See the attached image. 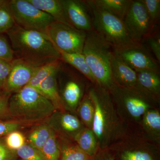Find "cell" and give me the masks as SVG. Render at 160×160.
<instances>
[{
    "mask_svg": "<svg viewBox=\"0 0 160 160\" xmlns=\"http://www.w3.org/2000/svg\"><path fill=\"white\" fill-rule=\"evenodd\" d=\"M16 58L39 67L61 60V55L46 34L16 24L7 32Z\"/></svg>",
    "mask_w": 160,
    "mask_h": 160,
    "instance_id": "obj_1",
    "label": "cell"
},
{
    "mask_svg": "<svg viewBox=\"0 0 160 160\" xmlns=\"http://www.w3.org/2000/svg\"><path fill=\"white\" fill-rule=\"evenodd\" d=\"M9 110L12 119L29 125L46 121L56 111L49 100L27 86L11 94Z\"/></svg>",
    "mask_w": 160,
    "mask_h": 160,
    "instance_id": "obj_2",
    "label": "cell"
},
{
    "mask_svg": "<svg viewBox=\"0 0 160 160\" xmlns=\"http://www.w3.org/2000/svg\"><path fill=\"white\" fill-rule=\"evenodd\" d=\"M82 54L97 84L109 89L115 85L111 70L113 49L102 36L93 30L86 33Z\"/></svg>",
    "mask_w": 160,
    "mask_h": 160,
    "instance_id": "obj_3",
    "label": "cell"
},
{
    "mask_svg": "<svg viewBox=\"0 0 160 160\" xmlns=\"http://www.w3.org/2000/svg\"><path fill=\"white\" fill-rule=\"evenodd\" d=\"M86 2L91 10L94 30L102 36L113 49L136 45L129 37L122 20L96 7L91 0Z\"/></svg>",
    "mask_w": 160,
    "mask_h": 160,
    "instance_id": "obj_4",
    "label": "cell"
},
{
    "mask_svg": "<svg viewBox=\"0 0 160 160\" xmlns=\"http://www.w3.org/2000/svg\"><path fill=\"white\" fill-rule=\"evenodd\" d=\"M16 24L24 29L46 34L48 27L55 22L48 13L38 9L27 0L8 1Z\"/></svg>",
    "mask_w": 160,
    "mask_h": 160,
    "instance_id": "obj_5",
    "label": "cell"
},
{
    "mask_svg": "<svg viewBox=\"0 0 160 160\" xmlns=\"http://www.w3.org/2000/svg\"><path fill=\"white\" fill-rule=\"evenodd\" d=\"M87 32L63 23L55 22L46 35L57 50L67 53H82Z\"/></svg>",
    "mask_w": 160,
    "mask_h": 160,
    "instance_id": "obj_6",
    "label": "cell"
},
{
    "mask_svg": "<svg viewBox=\"0 0 160 160\" xmlns=\"http://www.w3.org/2000/svg\"><path fill=\"white\" fill-rule=\"evenodd\" d=\"M123 22L129 37L137 44H142L155 30L141 0L132 1Z\"/></svg>",
    "mask_w": 160,
    "mask_h": 160,
    "instance_id": "obj_7",
    "label": "cell"
},
{
    "mask_svg": "<svg viewBox=\"0 0 160 160\" xmlns=\"http://www.w3.org/2000/svg\"><path fill=\"white\" fill-rule=\"evenodd\" d=\"M113 53L136 72L151 71L159 73L158 63L143 44L113 49Z\"/></svg>",
    "mask_w": 160,
    "mask_h": 160,
    "instance_id": "obj_8",
    "label": "cell"
},
{
    "mask_svg": "<svg viewBox=\"0 0 160 160\" xmlns=\"http://www.w3.org/2000/svg\"><path fill=\"white\" fill-rule=\"evenodd\" d=\"M61 2L72 26L86 32L94 30L91 10L86 1L61 0Z\"/></svg>",
    "mask_w": 160,
    "mask_h": 160,
    "instance_id": "obj_9",
    "label": "cell"
},
{
    "mask_svg": "<svg viewBox=\"0 0 160 160\" xmlns=\"http://www.w3.org/2000/svg\"><path fill=\"white\" fill-rule=\"evenodd\" d=\"M38 68L15 58L11 62V70L4 88V93L12 94L27 86Z\"/></svg>",
    "mask_w": 160,
    "mask_h": 160,
    "instance_id": "obj_10",
    "label": "cell"
},
{
    "mask_svg": "<svg viewBox=\"0 0 160 160\" xmlns=\"http://www.w3.org/2000/svg\"><path fill=\"white\" fill-rule=\"evenodd\" d=\"M55 133L63 132L74 136L82 128V123L76 117L62 111L56 110L45 121Z\"/></svg>",
    "mask_w": 160,
    "mask_h": 160,
    "instance_id": "obj_11",
    "label": "cell"
},
{
    "mask_svg": "<svg viewBox=\"0 0 160 160\" xmlns=\"http://www.w3.org/2000/svg\"><path fill=\"white\" fill-rule=\"evenodd\" d=\"M112 75L114 82L125 88L142 90L138 83L136 72L117 57L113 53L111 60Z\"/></svg>",
    "mask_w": 160,
    "mask_h": 160,
    "instance_id": "obj_12",
    "label": "cell"
},
{
    "mask_svg": "<svg viewBox=\"0 0 160 160\" xmlns=\"http://www.w3.org/2000/svg\"><path fill=\"white\" fill-rule=\"evenodd\" d=\"M61 69L55 72L45 79L35 89L40 94L49 100L56 110L63 111L64 103L59 92L57 82L58 74Z\"/></svg>",
    "mask_w": 160,
    "mask_h": 160,
    "instance_id": "obj_13",
    "label": "cell"
},
{
    "mask_svg": "<svg viewBox=\"0 0 160 160\" xmlns=\"http://www.w3.org/2000/svg\"><path fill=\"white\" fill-rule=\"evenodd\" d=\"M35 7L48 13L55 21L73 27L69 22L61 0H27Z\"/></svg>",
    "mask_w": 160,
    "mask_h": 160,
    "instance_id": "obj_14",
    "label": "cell"
},
{
    "mask_svg": "<svg viewBox=\"0 0 160 160\" xmlns=\"http://www.w3.org/2000/svg\"><path fill=\"white\" fill-rule=\"evenodd\" d=\"M125 88L122 92L124 95V103L129 114L134 118L140 117L146 113L149 108V105L142 97L138 95V92L134 91L135 89Z\"/></svg>",
    "mask_w": 160,
    "mask_h": 160,
    "instance_id": "obj_15",
    "label": "cell"
},
{
    "mask_svg": "<svg viewBox=\"0 0 160 160\" xmlns=\"http://www.w3.org/2000/svg\"><path fill=\"white\" fill-rule=\"evenodd\" d=\"M88 96L94 108L92 127V131L97 138H100L102 136L105 130V119L99 95L97 90L92 89L89 91Z\"/></svg>",
    "mask_w": 160,
    "mask_h": 160,
    "instance_id": "obj_16",
    "label": "cell"
},
{
    "mask_svg": "<svg viewBox=\"0 0 160 160\" xmlns=\"http://www.w3.org/2000/svg\"><path fill=\"white\" fill-rule=\"evenodd\" d=\"M57 50L61 55V61L72 66L91 82L97 84L82 53H67L61 50Z\"/></svg>",
    "mask_w": 160,
    "mask_h": 160,
    "instance_id": "obj_17",
    "label": "cell"
},
{
    "mask_svg": "<svg viewBox=\"0 0 160 160\" xmlns=\"http://www.w3.org/2000/svg\"><path fill=\"white\" fill-rule=\"evenodd\" d=\"M98 8L114 15L124 20L132 2L131 0H91Z\"/></svg>",
    "mask_w": 160,
    "mask_h": 160,
    "instance_id": "obj_18",
    "label": "cell"
},
{
    "mask_svg": "<svg viewBox=\"0 0 160 160\" xmlns=\"http://www.w3.org/2000/svg\"><path fill=\"white\" fill-rule=\"evenodd\" d=\"M82 90L79 83L74 79H69L65 83L61 96L63 103L72 109H75L79 103Z\"/></svg>",
    "mask_w": 160,
    "mask_h": 160,
    "instance_id": "obj_19",
    "label": "cell"
},
{
    "mask_svg": "<svg viewBox=\"0 0 160 160\" xmlns=\"http://www.w3.org/2000/svg\"><path fill=\"white\" fill-rule=\"evenodd\" d=\"M52 131V129L45 122L37 124L29 132L26 142L41 151Z\"/></svg>",
    "mask_w": 160,
    "mask_h": 160,
    "instance_id": "obj_20",
    "label": "cell"
},
{
    "mask_svg": "<svg viewBox=\"0 0 160 160\" xmlns=\"http://www.w3.org/2000/svg\"><path fill=\"white\" fill-rule=\"evenodd\" d=\"M138 83L141 89L145 92L152 94L159 93V73L151 71L136 72Z\"/></svg>",
    "mask_w": 160,
    "mask_h": 160,
    "instance_id": "obj_21",
    "label": "cell"
},
{
    "mask_svg": "<svg viewBox=\"0 0 160 160\" xmlns=\"http://www.w3.org/2000/svg\"><path fill=\"white\" fill-rule=\"evenodd\" d=\"M73 138L78 146L86 154L92 158L95 157L97 151L96 141L92 130L82 129Z\"/></svg>",
    "mask_w": 160,
    "mask_h": 160,
    "instance_id": "obj_22",
    "label": "cell"
},
{
    "mask_svg": "<svg viewBox=\"0 0 160 160\" xmlns=\"http://www.w3.org/2000/svg\"><path fill=\"white\" fill-rule=\"evenodd\" d=\"M62 66V61L58 60L38 67L27 86H30L35 89L40 83L49 75L55 72L60 70Z\"/></svg>",
    "mask_w": 160,
    "mask_h": 160,
    "instance_id": "obj_23",
    "label": "cell"
},
{
    "mask_svg": "<svg viewBox=\"0 0 160 160\" xmlns=\"http://www.w3.org/2000/svg\"><path fill=\"white\" fill-rule=\"evenodd\" d=\"M45 160H60L61 146L56 133L52 130L51 135L41 150Z\"/></svg>",
    "mask_w": 160,
    "mask_h": 160,
    "instance_id": "obj_24",
    "label": "cell"
},
{
    "mask_svg": "<svg viewBox=\"0 0 160 160\" xmlns=\"http://www.w3.org/2000/svg\"><path fill=\"white\" fill-rule=\"evenodd\" d=\"M15 25L8 1L0 0V34L7 33Z\"/></svg>",
    "mask_w": 160,
    "mask_h": 160,
    "instance_id": "obj_25",
    "label": "cell"
},
{
    "mask_svg": "<svg viewBox=\"0 0 160 160\" xmlns=\"http://www.w3.org/2000/svg\"><path fill=\"white\" fill-rule=\"evenodd\" d=\"M78 112L83 123L89 128L92 127L94 113L93 104L88 95H86L80 103Z\"/></svg>",
    "mask_w": 160,
    "mask_h": 160,
    "instance_id": "obj_26",
    "label": "cell"
},
{
    "mask_svg": "<svg viewBox=\"0 0 160 160\" xmlns=\"http://www.w3.org/2000/svg\"><path fill=\"white\" fill-rule=\"evenodd\" d=\"M93 158L84 152L78 146L61 147L60 160H92Z\"/></svg>",
    "mask_w": 160,
    "mask_h": 160,
    "instance_id": "obj_27",
    "label": "cell"
},
{
    "mask_svg": "<svg viewBox=\"0 0 160 160\" xmlns=\"http://www.w3.org/2000/svg\"><path fill=\"white\" fill-rule=\"evenodd\" d=\"M19 159L22 160H45L40 150L26 142L15 151Z\"/></svg>",
    "mask_w": 160,
    "mask_h": 160,
    "instance_id": "obj_28",
    "label": "cell"
},
{
    "mask_svg": "<svg viewBox=\"0 0 160 160\" xmlns=\"http://www.w3.org/2000/svg\"><path fill=\"white\" fill-rule=\"evenodd\" d=\"M146 8L150 22L155 29L158 23L160 14V0H141Z\"/></svg>",
    "mask_w": 160,
    "mask_h": 160,
    "instance_id": "obj_29",
    "label": "cell"
},
{
    "mask_svg": "<svg viewBox=\"0 0 160 160\" xmlns=\"http://www.w3.org/2000/svg\"><path fill=\"white\" fill-rule=\"evenodd\" d=\"M4 142L9 149L12 151L19 149L26 142V138L19 130L12 132L4 137Z\"/></svg>",
    "mask_w": 160,
    "mask_h": 160,
    "instance_id": "obj_30",
    "label": "cell"
},
{
    "mask_svg": "<svg viewBox=\"0 0 160 160\" xmlns=\"http://www.w3.org/2000/svg\"><path fill=\"white\" fill-rule=\"evenodd\" d=\"M28 124L12 119H0V138L6 136L12 132L19 130Z\"/></svg>",
    "mask_w": 160,
    "mask_h": 160,
    "instance_id": "obj_31",
    "label": "cell"
},
{
    "mask_svg": "<svg viewBox=\"0 0 160 160\" xmlns=\"http://www.w3.org/2000/svg\"><path fill=\"white\" fill-rule=\"evenodd\" d=\"M146 40L148 47L154 55L156 60L160 63V34L158 31L155 32V30L151 34L148 35L144 40Z\"/></svg>",
    "mask_w": 160,
    "mask_h": 160,
    "instance_id": "obj_32",
    "label": "cell"
},
{
    "mask_svg": "<svg viewBox=\"0 0 160 160\" xmlns=\"http://www.w3.org/2000/svg\"><path fill=\"white\" fill-rule=\"evenodd\" d=\"M121 160H155L147 152L142 150H126L120 156Z\"/></svg>",
    "mask_w": 160,
    "mask_h": 160,
    "instance_id": "obj_33",
    "label": "cell"
},
{
    "mask_svg": "<svg viewBox=\"0 0 160 160\" xmlns=\"http://www.w3.org/2000/svg\"><path fill=\"white\" fill-rule=\"evenodd\" d=\"M0 58L9 62L15 58L10 43L3 34H0Z\"/></svg>",
    "mask_w": 160,
    "mask_h": 160,
    "instance_id": "obj_34",
    "label": "cell"
},
{
    "mask_svg": "<svg viewBox=\"0 0 160 160\" xmlns=\"http://www.w3.org/2000/svg\"><path fill=\"white\" fill-rule=\"evenodd\" d=\"M144 123L148 127L153 130L159 131L160 129V115L155 110L147 111L144 117Z\"/></svg>",
    "mask_w": 160,
    "mask_h": 160,
    "instance_id": "obj_35",
    "label": "cell"
},
{
    "mask_svg": "<svg viewBox=\"0 0 160 160\" xmlns=\"http://www.w3.org/2000/svg\"><path fill=\"white\" fill-rule=\"evenodd\" d=\"M11 69V62L0 58V88L3 92Z\"/></svg>",
    "mask_w": 160,
    "mask_h": 160,
    "instance_id": "obj_36",
    "label": "cell"
},
{
    "mask_svg": "<svg viewBox=\"0 0 160 160\" xmlns=\"http://www.w3.org/2000/svg\"><path fill=\"white\" fill-rule=\"evenodd\" d=\"M11 95L6 93L0 95V119H12L9 110V99Z\"/></svg>",
    "mask_w": 160,
    "mask_h": 160,
    "instance_id": "obj_37",
    "label": "cell"
},
{
    "mask_svg": "<svg viewBox=\"0 0 160 160\" xmlns=\"http://www.w3.org/2000/svg\"><path fill=\"white\" fill-rule=\"evenodd\" d=\"M18 160L15 151L9 149L4 142V138H0V160Z\"/></svg>",
    "mask_w": 160,
    "mask_h": 160,
    "instance_id": "obj_38",
    "label": "cell"
},
{
    "mask_svg": "<svg viewBox=\"0 0 160 160\" xmlns=\"http://www.w3.org/2000/svg\"><path fill=\"white\" fill-rule=\"evenodd\" d=\"M92 160H115L114 158L112 157L109 156L108 155L106 156H104L103 157L99 158H95L93 157Z\"/></svg>",
    "mask_w": 160,
    "mask_h": 160,
    "instance_id": "obj_39",
    "label": "cell"
},
{
    "mask_svg": "<svg viewBox=\"0 0 160 160\" xmlns=\"http://www.w3.org/2000/svg\"><path fill=\"white\" fill-rule=\"evenodd\" d=\"M4 92H3V90L0 88V95H2V94H4Z\"/></svg>",
    "mask_w": 160,
    "mask_h": 160,
    "instance_id": "obj_40",
    "label": "cell"
},
{
    "mask_svg": "<svg viewBox=\"0 0 160 160\" xmlns=\"http://www.w3.org/2000/svg\"><path fill=\"white\" fill-rule=\"evenodd\" d=\"M18 160H21V159H18Z\"/></svg>",
    "mask_w": 160,
    "mask_h": 160,
    "instance_id": "obj_41",
    "label": "cell"
}]
</instances>
